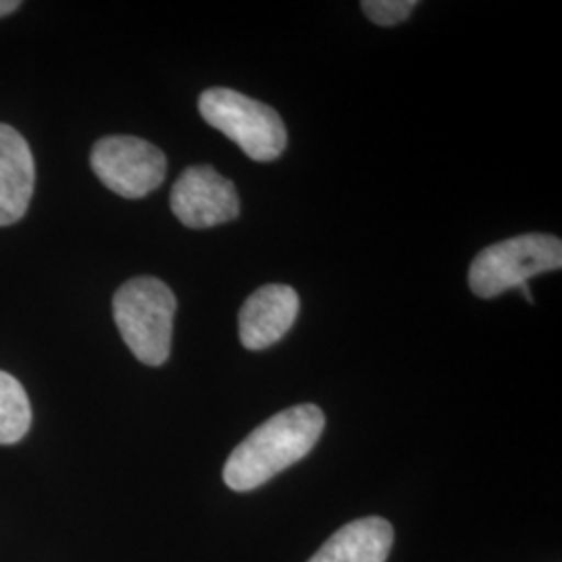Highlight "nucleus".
Segmentation results:
<instances>
[{
	"label": "nucleus",
	"instance_id": "nucleus-1",
	"mask_svg": "<svg viewBox=\"0 0 562 562\" xmlns=\"http://www.w3.org/2000/svg\"><path fill=\"white\" fill-rule=\"evenodd\" d=\"M325 415L315 404L285 408L259 425L229 454L223 480L234 492L261 487L288 467L302 461L322 438Z\"/></svg>",
	"mask_w": 562,
	"mask_h": 562
},
{
	"label": "nucleus",
	"instance_id": "nucleus-2",
	"mask_svg": "<svg viewBox=\"0 0 562 562\" xmlns=\"http://www.w3.org/2000/svg\"><path fill=\"white\" fill-rule=\"evenodd\" d=\"M176 308L171 288L157 278H134L115 292L113 317L138 361L159 367L169 359Z\"/></svg>",
	"mask_w": 562,
	"mask_h": 562
},
{
	"label": "nucleus",
	"instance_id": "nucleus-3",
	"mask_svg": "<svg viewBox=\"0 0 562 562\" xmlns=\"http://www.w3.org/2000/svg\"><path fill=\"white\" fill-rule=\"evenodd\" d=\"M202 120L236 142L252 161H276L288 144L280 113L229 88H211L199 99Z\"/></svg>",
	"mask_w": 562,
	"mask_h": 562
},
{
	"label": "nucleus",
	"instance_id": "nucleus-4",
	"mask_svg": "<svg viewBox=\"0 0 562 562\" xmlns=\"http://www.w3.org/2000/svg\"><path fill=\"white\" fill-rule=\"evenodd\" d=\"M562 267V241L548 234H525L496 241L469 267V288L480 299H496L540 273Z\"/></svg>",
	"mask_w": 562,
	"mask_h": 562
},
{
	"label": "nucleus",
	"instance_id": "nucleus-5",
	"mask_svg": "<svg viewBox=\"0 0 562 562\" xmlns=\"http://www.w3.org/2000/svg\"><path fill=\"white\" fill-rule=\"evenodd\" d=\"M90 165L97 178L123 199H144L167 176L161 148L134 136H106L94 144Z\"/></svg>",
	"mask_w": 562,
	"mask_h": 562
},
{
	"label": "nucleus",
	"instance_id": "nucleus-6",
	"mask_svg": "<svg viewBox=\"0 0 562 562\" xmlns=\"http://www.w3.org/2000/svg\"><path fill=\"white\" fill-rule=\"evenodd\" d=\"M171 211L186 227L206 229L234 222L240 215V199L234 181L211 165H194L171 188Z\"/></svg>",
	"mask_w": 562,
	"mask_h": 562
},
{
	"label": "nucleus",
	"instance_id": "nucleus-7",
	"mask_svg": "<svg viewBox=\"0 0 562 562\" xmlns=\"http://www.w3.org/2000/svg\"><path fill=\"white\" fill-rule=\"evenodd\" d=\"M301 299L294 288L283 283L262 285L241 306L238 327L248 350H265L292 329L299 317Z\"/></svg>",
	"mask_w": 562,
	"mask_h": 562
},
{
	"label": "nucleus",
	"instance_id": "nucleus-8",
	"mask_svg": "<svg viewBox=\"0 0 562 562\" xmlns=\"http://www.w3.org/2000/svg\"><path fill=\"white\" fill-rule=\"evenodd\" d=\"M36 186V162L20 132L0 123V227L20 222L27 213Z\"/></svg>",
	"mask_w": 562,
	"mask_h": 562
},
{
	"label": "nucleus",
	"instance_id": "nucleus-9",
	"mask_svg": "<svg viewBox=\"0 0 562 562\" xmlns=\"http://www.w3.org/2000/svg\"><path fill=\"white\" fill-rule=\"evenodd\" d=\"M394 529L382 517H364L338 529L308 562H385Z\"/></svg>",
	"mask_w": 562,
	"mask_h": 562
},
{
	"label": "nucleus",
	"instance_id": "nucleus-10",
	"mask_svg": "<svg viewBox=\"0 0 562 562\" xmlns=\"http://www.w3.org/2000/svg\"><path fill=\"white\" fill-rule=\"evenodd\" d=\"M30 398L13 375L0 371V443H18L30 431Z\"/></svg>",
	"mask_w": 562,
	"mask_h": 562
},
{
	"label": "nucleus",
	"instance_id": "nucleus-11",
	"mask_svg": "<svg viewBox=\"0 0 562 562\" xmlns=\"http://www.w3.org/2000/svg\"><path fill=\"white\" fill-rule=\"evenodd\" d=\"M417 4V0H364L361 7L369 20L385 27L408 20Z\"/></svg>",
	"mask_w": 562,
	"mask_h": 562
},
{
	"label": "nucleus",
	"instance_id": "nucleus-12",
	"mask_svg": "<svg viewBox=\"0 0 562 562\" xmlns=\"http://www.w3.org/2000/svg\"><path fill=\"white\" fill-rule=\"evenodd\" d=\"M20 7L21 2H18V0H0V18L15 13Z\"/></svg>",
	"mask_w": 562,
	"mask_h": 562
},
{
	"label": "nucleus",
	"instance_id": "nucleus-13",
	"mask_svg": "<svg viewBox=\"0 0 562 562\" xmlns=\"http://www.w3.org/2000/svg\"><path fill=\"white\" fill-rule=\"evenodd\" d=\"M517 290H521L522 296L527 299L529 302H533V296H531V290H529V285H527V281L525 283H521Z\"/></svg>",
	"mask_w": 562,
	"mask_h": 562
}]
</instances>
